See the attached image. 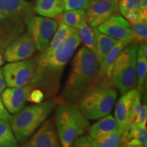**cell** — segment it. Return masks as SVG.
<instances>
[{
	"instance_id": "4316f807",
	"label": "cell",
	"mask_w": 147,
	"mask_h": 147,
	"mask_svg": "<svg viewBox=\"0 0 147 147\" xmlns=\"http://www.w3.org/2000/svg\"><path fill=\"white\" fill-rule=\"evenodd\" d=\"M135 139L142 146H147V132L146 126L134 125L129 128L128 134V141Z\"/></svg>"
},
{
	"instance_id": "3957f363",
	"label": "cell",
	"mask_w": 147,
	"mask_h": 147,
	"mask_svg": "<svg viewBox=\"0 0 147 147\" xmlns=\"http://www.w3.org/2000/svg\"><path fill=\"white\" fill-rule=\"evenodd\" d=\"M34 14L32 3L26 0H0V51L21 36Z\"/></svg>"
},
{
	"instance_id": "8d00e7d4",
	"label": "cell",
	"mask_w": 147,
	"mask_h": 147,
	"mask_svg": "<svg viewBox=\"0 0 147 147\" xmlns=\"http://www.w3.org/2000/svg\"><path fill=\"white\" fill-rule=\"evenodd\" d=\"M124 147H144L142 145L140 144L135 139H131L129 141H128L125 145Z\"/></svg>"
},
{
	"instance_id": "484cf974",
	"label": "cell",
	"mask_w": 147,
	"mask_h": 147,
	"mask_svg": "<svg viewBox=\"0 0 147 147\" xmlns=\"http://www.w3.org/2000/svg\"><path fill=\"white\" fill-rule=\"evenodd\" d=\"M131 27L134 42L137 44L146 43L147 40V21L140 20L130 24Z\"/></svg>"
},
{
	"instance_id": "277c9868",
	"label": "cell",
	"mask_w": 147,
	"mask_h": 147,
	"mask_svg": "<svg viewBox=\"0 0 147 147\" xmlns=\"http://www.w3.org/2000/svg\"><path fill=\"white\" fill-rule=\"evenodd\" d=\"M117 96L111 80L99 79L82 95L78 108L88 120H96L109 115Z\"/></svg>"
},
{
	"instance_id": "30bf717a",
	"label": "cell",
	"mask_w": 147,
	"mask_h": 147,
	"mask_svg": "<svg viewBox=\"0 0 147 147\" xmlns=\"http://www.w3.org/2000/svg\"><path fill=\"white\" fill-rule=\"evenodd\" d=\"M117 10V0H91L85 12V21L92 28H97Z\"/></svg>"
},
{
	"instance_id": "5b68a950",
	"label": "cell",
	"mask_w": 147,
	"mask_h": 147,
	"mask_svg": "<svg viewBox=\"0 0 147 147\" xmlns=\"http://www.w3.org/2000/svg\"><path fill=\"white\" fill-rule=\"evenodd\" d=\"M55 102L47 100L24 107L10 117L9 123L17 141H26L49 118L55 108Z\"/></svg>"
},
{
	"instance_id": "83f0119b",
	"label": "cell",
	"mask_w": 147,
	"mask_h": 147,
	"mask_svg": "<svg viewBox=\"0 0 147 147\" xmlns=\"http://www.w3.org/2000/svg\"><path fill=\"white\" fill-rule=\"evenodd\" d=\"M140 0H119L118 10L125 16L129 12H138Z\"/></svg>"
},
{
	"instance_id": "1f68e13d",
	"label": "cell",
	"mask_w": 147,
	"mask_h": 147,
	"mask_svg": "<svg viewBox=\"0 0 147 147\" xmlns=\"http://www.w3.org/2000/svg\"><path fill=\"white\" fill-rule=\"evenodd\" d=\"M45 93L39 89H33L29 96V102L33 104H40L45 99Z\"/></svg>"
},
{
	"instance_id": "603a6c76",
	"label": "cell",
	"mask_w": 147,
	"mask_h": 147,
	"mask_svg": "<svg viewBox=\"0 0 147 147\" xmlns=\"http://www.w3.org/2000/svg\"><path fill=\"white\" fill-rule=\"evenodd\" d=\"M94 141L97 147H124L125 144L124 132L119 128L113 133Z\"/></svg>"
},
{
	"instance_id": "d4e9b609",
	"label": "cell",
	"mask_w": 147,
	"mask_h": 147,
	"mask_svg": "<svg viewBox=\"0 0 147 147\" xmlns=\"http://www.w3.org/2000/svg\"><path fill=\"white\" fill-rule=\"evenodd\" d=\"M78 33L80 41L84 44L85 47L92 51H94V32L93 29L88 25L84 20L78 28Z\"/></svg>"
},
{
	"instance_id": "74e56055",
	"label": "cell",
	"mask_w": 147,
	"mask_h": 147,
	"mask_svg": "<svg viewBox=\"0 0 147 147\" xmlns=\"http://www.w3.org/2000/svg\"><path fill=\"white\" fill-rule=\"evenodd\" d=\"M4 63V59H3V53L0 51V66H1Z\"/></svg>"
},
{
	"instance_id": "e575fe53",
	"label": "cell",
	"mask_w": 147,
	"mask_h": 147,
	"mask_svg": "<svg viewBox=\"0 0 147 147\" xmlns=\"http://www.w3.org/2000/svg\"><path fill=\"white\" fill-rule=\"evenodd\" d=\"M10 117V114H9L8 111L6 110L4 105H3L1 98L0 97V120L9 121Z\"/></svg>"
},
{
	"instance_id": "e0dca14e",
	"label": "cell",
	"mask_w": 147,
	"mask_h": 147,
	"mask_svg": "<svg viewBox=\"0 0 147 147\" xmlns=\"http://www.w3.org/2000/svg\"><path fill=\"white\" fill-rule=\"evenodd\" d=\"M118 129V125L115 117L108 115L101 118L100 120L97 121L91 127L89 126L88 130L90 136L93 139V140H96L100 138L113 133Z\"/></svg>"
},
{
	"instance_id": "ba28073f",
	"label": "cell",
	"mask_w": 147,
	"mask_h": 147,
	"mask_svg": "<svg viewBox=\"0 0 147 147\" xmlns=\"http://www.w3.org/2000/svg\"><path fill=\"white\" fill-rule=\"evenodd\" d=\"M26 27L36 50L43 52L58 28V22L53 18L34 16L29 19Z\"/></svg>"
},
{
	"instance_id": "cb8c5ba5",
	"label": "cell",
	"mask_w": 147,
	"mask_h": 147,
	"mask_svg": "<svg viewBox=\"0 0 147 147\" xmlns=\"http://www.w3.org/2000/svg\"><path fill=\"white\" fill-rule=\"evenodd\" d=\"M0 147H18V141L8 121L0 120Z\"/></svg>"
},
{
	"instance_id": "d590c367",
	"label": "cell",
	"mask_w": 147,
	"mask_h": 147,
	"mask_svg": "<svg viewBox=\"0 0 147 147\" xmlns=\"http://www.w3.org/2000/svg\"><path fill=\"white\" fill-rule=\"evenodd\" d=\"M5 82L4 79V76H3V73L2 69L0 68V94L3 91V90L5 89Z\"/></svg>"
},
{
	"instance_id": "d6a6232c",
	"label": "cell",
	"mask_w": 147,
	"mask_h": 147,
	"mask_svg": "<svg viewBox=\"0 0 147 147\" xmlns=\"http://www.w3.org/2000/svg\"><path fill=\"white\" fill-rule=\"evenodd\" d=\"M147 119V107L146 104L142 105L138 117L136 125L140 126H146Z\"/></svg>"
},
{
	"instance_id": "8992f818",
	"label": "cell",
	"mask_w": 147,
	"mask_h": 147,
	"mask_svg": "<svg viewBox=\"0 0 147 147\" xmlns=\"http://www.w3.org/2000/svg\"><path fill=\"white\" fill-rule=\"evenodd\" d=\"M55 124L61 147H70L90 126L80 108L69 104H62L57 108Z\"/></svg>"
},
{
	"instance_id": "7402d4cb",
	"label": "cell",
	"mask_w": 147,
	"mask_h": 147,
	"mask_svg": "<svg viewBox=\"0 0 147 147\" xmlns=\"http://www.w3.org/2000/svg\"><path fill=\"white\" fill-rule=\"evenodd\" d=\"M54 19L59 23H62L67 26L78 29L82 21L85 20L84 10H65L64 12L59 14Z\"/></svg>"
},
{
	"instance_id": "8fae6325",
	"label": "cell",
	"mask_w": 147,
	"mask_h": 147,
	"mask_svg": "<svg viewBox=\"0 0 147 147\" xmlns=\"http://www.w3.org/2000/svg\"><path fill=\"white\" fill-rule=\"evenodd\" d=\"M97 29L103 34L128 45L134 41L131 25L125 18L117 13L110 16Z\"/></svg>"
},
{
	"instance_id": "ac0fdd59",
	"label": "cell",
	"mask_w": 147,
	"mask_h": 147,
	"mask_svg": "<svg viewBox=\"0 0 147 147\" xmlns=\"http://www.w3.org/2000/svg\"><path fill=\"white\" fill-rule=\"evenodd\" d=\"M94 32V51L95 55L97 61L100 63L109 52L110 49L113 48L115 44L119 40H117L107 35L103 34L97 28H93Z\"/></svg>"
},
{
	"instance_id": "5bb4252c",
	"label": "cell",
	"mask_w": 147,
	"mask_h": 147,
	"mask_svg": "<svg viewBox=\"0 0 147 147\" xmlns=\"http://www.w3.org/2000/svg\"><path fill=\"white\" fill-rule=\"evenodd\" d=\"M32 84L22 87H10L3 90L1 100L8 113L15 114L25 107L28 102L29 96L32 89Z\"/></svg>"
},
{
	"instance_id": "9a60e30c",
	"label": "cell",
	"mask_w": 147,
	"mask_h": 147,
	"mask_svg": "<svg viewBox=\"0 0 147 147\" xmlns=\"http://www.w3.org/2000/svg\"><path fill=\"white\" fill-rule=\"evenodd\" d=\"M139 93L140 91L138 89H132L124 94L121 95L120 99L116 104L114 117L117 121L119 128L124 132L125 144L128 142V134L129 130L128 122L130 110L134 98Z\"/></svg>"
},
{
	"instance_id": "f1b7e54d",
	"label": "cell",
	"mask_w": 147,
	"mask_h": 147,
	"mask_svg": "<svg viewBox=\"0 0 147 147\" xmlns=\"http://www.w3.org/2000/svg\"><path fill=\"white\" fill-rule=\"evenodd\" d=\"M142 104H141V99H140V93H138L132 102V105L130 110L129 117V122L128 127L129 129L131 126L136 125L138 117L140 110Z\"/></svg>"
},
{
	"instance_id": "52a82bcc",
	"label": "cell",
	"mask_w": 147,
	"mask_h": 147,
	"mask_svg": "<svg viewBox=\"0 0 147 147\" xmlns=\"http://www.w3.org/2000/svg\"><path fill=\"white\" fill-rule=\"evenodd\" d=\"M137 43L132 42L121 51L112 69L110 80L121 95L130 91L137 84Z\"/></svg>"
},
{
	"instance_id": "7c38bea8",
	"label": "cell",
	"mask_w": 147,
	"mask_h": 147,
	"mask_svg": "<svg viewBox=\"0 0 147 147\" xmlns=\"http://www.w3.org/2000/svg\"><path fill=\"white\" fill-rule=\"evenodd\" d=\"M22 147H61L55 121H45Z\"/></svg>"
},
{
	"instance_id": "2e32d148",
	"label": "cell",
	"mask_w": 147,
	"mask_h": 147,
	"mask_svg": "<svg viewBox=\"0 0 147 147\" xmlns=\"http://www.w3.org/2000/svg\"><path fill=\"white\" fill-rule=\"evenodd\" d=\"M128 44L123 41H118L115 44L100 63L97 78L103 80H110L112 69L116 59L121 51Z\"/></svg>"
},
{
	"instance_id": "d6986e66",
	"label": "cell",
	"mask_w": 147,
	"mask_h": 147,
	"mask_svg": "<svg viewBox=\"0 0 147 147\" xmlns=\"http://www.w3.org/2000/svg\"><path fill=\"white\" fill-rule=\"evenodd\" d=\"M34 8L40 15L53 19L64 10L62 0H36Z\"/></svg>"
},
{
	"instance_id": "9c48e42d",
	"label": "cell",
	"mask_w": 147,
	"mask_h": 147,
	"mask_svg": "<svg viewBox=\"0 0 147 147\" xmlns=\"http://www.w3.org/2000/svg\"><path fill=\"white\" fill-rule=\"evenodd\" d=\"M36 59H25L6 64L2 69L5 84L8 87H22L30 84L34 76Z\"/></svg>"
},
{
	"instance_id": "ffe728a7",
	"label": "cell",
	"mask_w": 147,
	"mask_h": 147,
	"mask_svg": "<svg viewBox=\"0 0 147 147\" xmlns=\"http://www.w3.org/2000/svg\"><path fill=\"white\" fill-rule=\"evenodd\" d=\"M136 74L138 90L141 91L144 85L147 74V46L146 43L138 47L136 59Z\"/></svg>"
},
{
	"instance_id": "44dd1931",
	"label": "cell",
	"mask_w": 147,
	"mask_h": 147,
	"mask_svg": "<svg viewBox=\"0 0 147 147\" xmlns=\"http://www.w3.org/2000/svg\"><path fill=\"white\" fill-rule=\"evenodd\" d=\"M59 23V25L58 26V28L55 34L53 35L49 45L46 48L45 50L42 52V55L38 58L40 59H43L48 57L58 47V46L71 34L73 29L72 27L67 26L62 23Z\"/></svg>"
},
{
	"instance_id": "f546056e",
	"label": "cell",
	"mask_w": 147,
	"mask_h": 147,
	"mask_svg": "<svg viewBox=\"0 0 147 147\" xmlns=\"http://www.w3.org/2000/svg\"><path fill=\"white\" fill-rule=\"evenodd\" d=\"M91 0H62L64 10H87Z\"/></svg>"
},
{
	"instance_id": "6da1fadb",
	"label": "cell",
	"mask_w": 147,
	"mask_h": 147,
	"mask_svg": "<svg viewBox=\"0 0 147 147\" xmlns=\"http://www.w3.org/2000/svg\"><path fill=\"white\" fill-rule=\"evenodd\" d=\"M80 42L78 30L73 28L71 34L48 57L37 59L34 76L31 82L34 88L40 89L49 97L56 95L64 69Z\"/></svg>"
},
{
	"instance_id": "f35d334b",
	"label": "cell",
	"mask_w": 147,
	"mask_h": 147,
	"mask_svg": "<svg viewBox=\"0 0 147 147\" xmlns=\"http://www.w3.org/2000/svg\"><path fill=\"white\" fill-rule=\"evenodd\" d=\"M117 1H119V0H117Z\"/></svg>"
},
{
	"instance_id": "7a4b0ae2",
	"label": "cell",
	"mask_w": 147,
	"mask_h": 147,
	"mask_svg": "<svg viewBox=\"0 0 147 147\" xmlns=\"http://www.w3.org/2000/svg\"><path fill=\"white\" fill-rule=\"evenodd\" d=\"M99 63L93 53L87 47L80 48L75 55L70 71L62 91V100L66 102L81 98L96 80Z\"/></svg>"
},
{
	"instance_id": "4fadbf2b",
	"label": "cell",
	"mask_w": 147,
	"mask_h": 147,
	"mask_svg": "<svg viewBox=\"0 0 147 147\" xmlns=\"http://www.w3.org/2000/svg\"><path fill=\"white\" fill-rule=\"evenodd\" d=\"M34 43L28 33H25L13 41L3 53V59L8 62L28 59L36 52Z\"/></svg>"
},
{
	"instance_id": "836d02e7",
	"label": "cell",
	"mask_w": 147,
	"mask_h": 147,
	"mask_svg": "<svg viewBox=\"0 0 147 147\" xmlns=\"http://www.w3.org/2000/svg\"><path fill=\"white\" fill-rule=\"evenodd\" d=\"M138 14L141 18L147 21V0H140Z\"/></svg>"
},
{
	"instance_id": "4dcf8cb0",
	"label": "cell",
	"mask_w": 147,
	"mask_h": 147,
	"mask_svg": "<svg viewBox=\"0 0 147 147\" xmlns=\"http://www.w3.org/2000/svg\"><path fill=\"white\" fill-rule=\"evenodd\" d=\"M70 147H97L95 141L90 136H81L74 142Z\"/></svg>"
}]
</instances>
